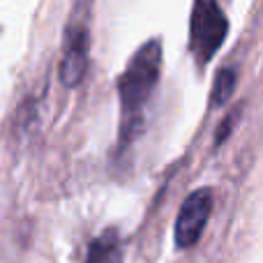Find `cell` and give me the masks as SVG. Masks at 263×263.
<instances>
[{
	"mask_svg": "<svg viewBox=\"0 0 263 263\" xmlns=\"http://www.w3.org/2000/svg\"><path fill=\"white\" fill-rule=\"evenodd\" d=\"M159 69H162V44L157 40H150L132 55L127 69L120 77L118 95L120 114H123V123H120L123 143L134 139L141 127L145 104L159 81Z\"/></svg>",
	"mask_w": 263,
	"mask_h": 263,
	"instance_id": "6da1fadb",
	"label": "cell"
},
{
	"mask_svg": "<svg viewBox=\"0 0 263 263\" xmlns=\"http://www.w3.org/2000/svg\"><path fill=\"white\" fill-rule=\"evenodd\" d=\"M229 32V21L217 0H194L190 26V49L196 63L205 65L224 44Z\"/></svg>",
	"mask_w": 263,
	"mask_h": 263,
	"instance_id": "7a4b0ae2",
	"label": "cell"
},
{
	"mask_svg": "<svg viewBox=\"0 0 263 263\" xmlns=\"http://www.w3.org/2000/svg\"><path fill=\"white\" fill-rule=\"evenodd\" d=\"M213 210V192L210 190H196L190 194V199L182 203L180 215L176 219V245L178 247H194L201 238L205 224L210 219Z\"/></svg>",
	"mask_w": 263,
	"mask_h": 263,
	"instance_id": "3957f363",
	"label": "cell"
},
{
	"mask_svg": "<svg viewBox=\"0 0 263 263\" xmlns=\"http://www.w3.org/2000/svg\"><path fill=\"white\" fill-rule=\"evenodd\" d=\"M88 44H90V37H88L86 23L74 21L67 28V35H65L63 60H60V79H63L65 86L72 88L81 83L88 67Z\"/></svg>",
	"mask_w": 263,
	"mask_h": 263,
	"instance_id": "277c9868",
	"label": "cell"
},
{
	"mask_svg": "<svg viewBox=\"0 0 263 263\" xmlns=\"http://www.w3.org/2000/svg\"><path fill=\"white\" fill-rule=\"evenodd\" d=\"M88 263H123V252H120L118 236L114 231H106L92 242L88 252Z\"/></svg>",
	"mask_w": 263,
	"mask_h": 263,
	"instance_id": "5b68a950",
	"label": "cell"
},
{
	"mask_svg": "<svg viewBox=\"0 0 263 263\" xmlns=\"http://www.w3.org/2000/svg\"><path fill=\"white\" fill-rule=\"evenodd\" d=\"M233 86H236V72L231 67L222 69L215 79V86H213V106H219L231 97Z\"/></svg>",
	"mask_w": 263,
	"mask_h": 263,
	"instance_id": "8992f818",
	"label": "cell"
}]
</instances>
